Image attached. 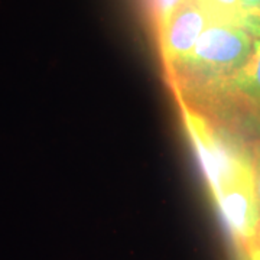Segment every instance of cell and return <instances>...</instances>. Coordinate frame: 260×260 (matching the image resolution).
<instances>
[{
  "label": "cell",
  "instance_id": "cell-6",
  "mask_svg": "<svg viewBox=\"0 0 260 260\" xmlns=\"http://www.w3.org/2000/svg\"><path fill=\"white\" fill-rule=\"evenodd\" d=\"M217 22H232L244 26L246 10L242 0H198Z\"/></svg>",
  "mask_w": 260,
  "mask_h": 260
},
{
  "label": "cell",
  "instance_id": "cell-3",
  "mask_svg": "<svg viewBox=\"0 0 260 260\" xmlns=\"http://www.w3.org/2000/svg\"><path fill=\"white\" fill-rule=\"evenodd\" d=\"M213 22L217 20L198 0H185L178 6L165 25L158 29L159 48L168 70L175 73L185 62L200 37Z\"/></svg>",
  "mask_w": 260,
  "mask_h": 260
},
{
  "label": "cell",
  "instance_id": "cell-8",
  "mask_svg": "<svg viewBox=\"0 0 260 260\" xmlns=\"http://www.w3.org/2000/svg\"><path fill=\"white\" fill-rule=\"evenodd\" d=\"M244 28L247 29L254 38H260V9L246 15Z\"/></svg>",
  "mask_w": 260,
  "mask_h": 260
},
{
  "label": "cell",
  "instance_id": "cell-9",
  "mask_svg": "<svg viewBox=\"0 0 260 260\" xmlns=\"http://www.w3.org/2000/svg\"><path fill=\"white\" fill-rule=\"evenodd\" d=\"M253 167V177H254V189H256V200L260 210V145L254 152V159L251 160Z\"/></svg>",
  "mask_w": 260,
  "mask_h": 260
},
{
  "label": "cell",
  "instance_id": "cell-11",
  "mask_svg": "<svg viewBox=\"0 0 260 260\" xmlns=\"http://www.w3.org/2000/svg\"><path fill=\"white\" fill-rule=\"evenodd\" d=\"M243 8L246 10V15L260 9V0H242Z\"/></svg>",
  "mask_w": 260,
  "mask_h": 260
},
{
  "label": "cell",
  "instance_id": "cell-10",
  "mask_svg": "<svg viewBox=\"0 0 260 260\" xmlns=\"http://www.w3.org/2000/svg\"><path fill=\"white\" fill-rule=\"evenodd\" d=\"M246 249L249 253V259L260 260V243H250Z\"/></svg>",
  "mask_w": 260,
  "mask_h": 260
},
{
  "label": "cell",
  "instance_id": "cell-12",
  "mask_svg": "<svg viewBox=\"0 0 260 260\" xmlns=\"http://www.w3.org/2000/svg\"><path fill=\"white\" fill-rule=\"evenodd\" d=\"M251 243H260V218L259 223H257V229H256V236H254V240Z\"/></svg>",
  "mask_w": 260,
  "mask_h": 260
},
{
  "label": "cell",
  "instance_id": "cell-5",
  "mask_svg": "<svg viewBox=\"0 0 260 260\" xmlns=\"http://www.w3.org/2000/svg\"><path fill=\"white\" fill-rule=\"evenodd\" d=\"M232 85L250 100L260 103V38H254L250 58L234 77Z\"/></svg>",
  "mask_w": 260,
  "mask_h": 260
},
{
  "label": "cell",
  "instance_id": "cell-2",
  "mask_svg": "<svg viewBox=\"0 0 260 260\" xmlns=\"http://www.w3.org/2000/svg\"><path fill=\"white\" fill-rule=\"evenodd\" d=\"M178 100L185 129L194 145L211 194L215 198L234 178L251 168V160L205 117L191 109L182 97H178Z\"/></svg>",
  "mask_w": 260,
  "mask_h": 260
},
{
  "label": "cell",
  "instance_id": "cell-7",
  "mask_svg": "<svg viewBox=\"0 0 260 260\" xmlns=\"http://www.w3.org/2000/svg\"><path fill=\"white\" fill-rule=\"evenodd\" d=\"M185 0H152V8L155 15L156 28H160L165 25L169 16L175 12L179 5H182Z\"/></svg>",
  "mask_w": 260,
  "mask_h": 260
},
{
  "label": "cell",
  "instance_id": "cell-4",
  "mask_svg": "<svg viewBox=\"0 0 260 260\" xmlns=\"http://www.w3.org/2000/svg\"><path fill=\"white\" fill-rule=\"evenodd\" d=\"M214 200L236 242L247 247L254 240L260 218L253 167L234 178Z\"/></svg>",
  "mask_w": 260,
  "mask_h": 260
},
{
  "label": "cell",
  "instance_id": "cell-1",
  "mask_svg": "<svg viewBox=\"0 0 260 260\" xmlns=\"http://www.w3.org/2000/svg\"><path fill=\"white\" fill-rule=\"evenodd\" d=\"M254 37L239 23L213 22L200 37L194 51L174 73L184 71L207 83L233 84L234 77L250 58Z\"/></svg>",
  "mask_w": 260,
  "mask_h": 260
}]
</instances>
